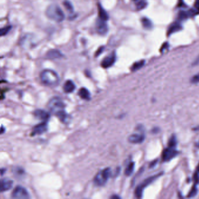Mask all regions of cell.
Returning a JSON list of instances; mask_svg holds the SVG:
<instances>
[{"mask_svg": "<svg viewBox=\"0 0 199 199\" xmlns=\"http://www.w3.org/2000/svg\"><path fill=\"white\" fill-rule=\"evenodd\" d=\"M168 47H169L168 43H164V44L162 45V47H161V50L162 51H163L164 50L168 49Z\"/></svg>", "mask_w": 199, "mask_h": 199, "instance_id": "33", "label": "cell"}, {"mask_svg": "<svg viewBox=\"0 0 199 199\" xmlns=\"http://www.w3.org/2000/svg\"><path fill=\"white\" fill-rule=\"evenodd\" d=\"M62 56L63 55L62 52L57 49L49 50L46 54V57L49 59H58L62 58Z\"/></svg>", "mask_w": 199, "mask_h": 199, "instance_id": "16", "label": "cell"}, {"mask_svg": "<svg viewBox=\"0 0 199 199\" xmlns=\"http://www.w3.org/2000/svg\"><path fill=\"white\" fill-rule=\"evenodd\" d=\"M196 147H199V141L198 143H196Z\"/></svg>", "mask_w": 199, "mask_h": 199, "instance_id": "40", "label": "cell"}, {"mask_svg": "<svg viewBox=\"0 0 199 199\" xmlns=\"http://www.w3.org/2000/svg\"><path fill=\"white\" fill-rule=\"evenodd\" d=\"M5 132V128L2 125V126H1V134H4Z\"/></svg>", "mask_w": 199, "mask_h": 199, "instance_id": "37", "label": "cell"}, {"mask_svg": "<svg viewBox=\"0 0 199 199\" xmlns=\"http://www.w3.org/2000/svg\"><path fill=\"white\" fill-rule=\"evenodd\" d=\"M99 9V17L100 19L105 21H107L109 19V15L108 13L106 12V11L104 9L103 7L100 5H99L98 7Z\"/></svg>", "mask_w": 199, "mask_h": 199, "instance_id": "19", "label": "cell"}, {"mask_svg": "<svg viewBox=\"0 0 199 199\" xmlns=\"http://www.w3.org/2000/svg\"><path fill=\"white\" fill-rule=\"evenodd\" d=\"M197 172H199V164L198 165V166H197Z\"/></svg>", "mask_w": 199, "mask_h": 199, "instance_id": "41", "label": "cell"}, {"mask_svg": "<svg viewBox=\"0 0 199 199\" xmlns=\"http://www.w3.org/2000/svg\"><path fill=\"white\" fill-rule=\"evenodd\" d=\"M79 96L83 100H91V94L90 92L88 90L87 88L83 87L79 89L78 92Z\"/></svg>", "mask_w": 199, "mask_h": 199, "instance_id": "17", "label": "cell"}, {"mask_svg": "<svg viewBox=\"0 0 199 199\" xmlns=\"http://www.w3.org/2000/svg\"><path fill=\"white\" fill-rule=\"evenodd\" d=\"M40 79L42 83L49 87L57 86L60 81L57 73L50 69H46L42 71L40 74Z\"/></svg>", "mask_w": 199, "mask_h": 199, "instance_id": "1", "label": "cell"}, {"mask_svg": "<svg viewBox=\"0 0 199 199\" xmlns=\"http://www.w3.org/2000/svg\"><path fill=\"white\" fill-rule=\"evenodd\" d=\"M13 186V181L12 180L8 178L1 179V192H4L8 191L12 188Z\"/></svg>", "mask_w": 199, "mask_h": 199, "instance_id": "12", "label": "cell"}, {"mask_svg": "<svg viewBox=\"0 0 199 199\" xmlns=\"http://www.w3.org/2000/svg\"><path fill=\"white\" fill-rule=\"evenodd\" d=\"M177 142H176V138L175 136H172L169 141L168 143V147L171 148H175Z\"/></svg>", "mask_w": 199, "mask_h": 199, "instance_id": "26", "label": "cell"}, {"mask_svg": "<svg viewBox=\"0 0 199 199\" xmlns=\"http://www.w3.org/2000/svg\"><path fill=\"white\" fill-rule=\"evenodd\" d=\"M144 63H145L144 60H141V61L136 62L133 64V66L131 68V70L132 71H136L140 69L141 67H143V66L144 65Z\"/></svg>", "mask_w": 199, "mask_h": 199, "instance_id": "21", "label": "cell"}, {"mask_svg": "<svg viewBox=\"0 0 199 199\" xmlns=\"http://www.w3.org/2000/svg\"><path fill=\"white\" fill-rule=\"evenodd\" d=\"M191 82L192 83H199V73L197 74L194 75L191 79Z\"/></svg>", "mask_w": 199, "mask_h": 199, "instance_id": "30", "label": "cell"}, {"mask_svg": "<svg viewBox=\"0 0 199 199\" xmlns=\"http://www.w3.org/2000/svg\"><path fill=\"white\" fill-rule=\"evenodd\" d=\"M193 130H195V131H198L199 130V126H197V127H195L193 129Z\"/></svg>", "mask_w": 199, "mask_h": 199, "instance_id": "39", "label": "cell"}, {"mask_svg": "<svg viewBox=\"0 0 199 199\" xmlns=\"http://www.w3.org/2000/svg\"><path fill=\"white\" fill-rule=\"evenodd\" d=\"M178 154V151L175 149V148L169 147L163 151L162 153V160L164 161H169L175 157Z\"/></svg>", "mask_w": 199, "mask_h": 199, "instance_id": "8", "label": "cell"}, {"mask_svg": "<svg viewBox=\"0 0 199 199\" xmlns=\"http://www.w3.org/2000/svg\"><path fill=\"white\" fill-rule=\"evenodd\" d=\"M34 116L38 119L43 121H48L50 117V113L45 110L36 109L33 112Z\"/></svg>", "mask_w": 199, "mask_h": 199, "instance_id": "11", "label": "cell"}, {"mask_svg": "<svg viewBox=\"0 0 199 199\" xmlns=\"http://www.w3.org/2000/svg\"><path fill=\"white\" fill-rule=\"evenodd\" d=\"M46 13L49 19L57 22H62L65 18L62 9L56 4H51L46 9Z\"/></svg>", "mask_w": 199, "mask_h": 199, "instance_id": "2", "label": "cell"}, {"mask_svg": "<svg viewBox=\"0 0 199 199\" xmlns=\"http://www.w3.org/2000/svg\"><path fill=\"white\" fill-rule=\"evenodd\" d=\"M190 13L189 12H186V11H180L179 13V19L180 20H184L186 19L189 17H190Z\"/></svg>", "mask_w": 199, "mask_h": 199, "instance_id": "23", "label": "cell"}, {"mask_svg": "<svg viewBox=\"0 0 199 199\" xmlns=\"http://www.w3.org/2000/svg\"><path fill=\"white\" fill-rule=\"evenodd\" d=\"M48 125L46 121H43L42 123H39L35 126L32 128L31 132V136H35L36 135H40L47 131Z\"/></svg>", "mask_w": 199, "mask_h": 199, "instance_id": "7", "label": "cell"}, {"mask_svg": "<svg viewBox=\"0 0 199 199\" xmlns=\"http://www.w3.org/2000/svg\"><path fill=\"white\" fill-rule=\"evenodd\" d=\"M14 173L16 175H18L19 176L24 175V173H25V171L20 167H17L14 169Z\"/></svg>", "mask_w": 199, "mask_h": 199, "instance_id": "29", "label": "cell"}, {"mask_svg": "<svg viewBox=\"0 0 199 199\" xmlns=\"http://www.w3.org/2000/svg\"><path fill=\"white\" fill-rule=\"evenodd\" d=\"M47 107L53 114L65 110L66 105L62 100L58 96H54L49 100L47 104Z\"/></svg>", "mask_w": 199, "mask_h": 199, "instance_id": "5", "label": "cell"}, {"mask_svg": "<svg viewBox=\"0 0 199 199\" xmlns=\"http://www.w3.org/2000/svg\"><path fill=\"white\" fill-rule=\"evenodd\" d=\"M95 26L97 32L100 35H105L108 33V26L106 21H103L99 18L96 22Z\"/></svg>", "mask_w": 199, "mask_h": 199, "instance_id": "10", "label": "cell"}, {"mask_svg": "<svg viewBox=\"0 0 199 199\" xmlns=\"http://www.w3.org/2000/svg\"><path fill=\"white\" fill-rule=\"evenodd\" d=\"M116 56L115 53H111L103 59L101 62V66L104 68H108L112 67L116 62Z\"/></svg>", "mask_w": 199, "mask_h": 199, "instance_id": "9", "label": "cell"}, {"mask_svg": "<svg viewBox=\"0 0 199 199\" xmlns=\"http://www.w3.org/2000/svg\"><path fill=\"white\" fill-rule=\"evenodd\" d=\"M110 199H121V197L120 196H119L118 195H114L112 196L111 197H110Z\"/></svg>", "mask_w": 199, "mask_h": 199, "instance_id": "35", "label": "cell"}, {"mask_svg": "<svg viewBox=\"0 0 199 199\" xmlns=\"http://www.w3.org/2000/svg\"><path fill=\"white\" fill-rule=\"evenodd\" d=\"M197 188L196 185H195L193 187L191 188V191L189 192L187 197H193L196 195H197Z\"/></svg>", "mask_w": 199, "mask_h": 199, "instance_id": "27", "label": "cell"}, {"mask_svg": "<svg viewBox=\"0 0 199 199\" xmlns=\"http://www.w3.org/2000/svg\"><path fill=\"white\" fill-rule=\"evenodd\" d=\"M135 164L134 162H130L127 166H126L125 170V175L127 176H129L133 174V171L134 169Z\"/></svg>", "mask_w": 199, "mask_h": 199, "instance_id": "20", "label": "cell"}, {"mask_svg": "<svg viewBox=\"0 0 199 199\" xmlns=\"http://www.w3.org/2000/svg\"><path fill=\"white\" fill-rule=\"evenodd\" d=\"M64 7L66 8L67 10L68 11V12H70V13H73V11H74V8L73 7L72 4H71L70 3L69 1H65L63 3Z\"/></svg>", "mask_w": 199, "mask_h": 199, "instance_id": "25", "label": "cell"}, {"mask_svg": "<svg viewBox=\"0 0 199 199\" xmlns=\"http://www.w3.org/2000/svg\"><path fill=\"white\" fill-rule=\"evenodd\" d=\"M147 2L145 1V0H140L136 4L137 9L138 10H141L145 8L147 6Z\"/></svg>", "mask_w": 199, "mask_h": 199, "instance_id": "24", "label": "cell"}, {"mask_svg": "<svg viewBox=\"0 0 199 199\" xmlns=\"http://www.w3.org/2000/svg\"><path fill=\"white\" fill-rule=\"evenodd\" d=\"M145 139V136L143 134H133L128 138V141L132 144H140Z\"/></svg>", "mask_w": 199, "mask_h": 199, "instance_id": "13", "label": "cell"}, {"mask_svg": "<svg viewBox=\"0 0 199 199\" xmlns=\"http://www.w3.org/2000/svg\"><path fill=\"white\" fill-rule=\"evenodd\" d=\"M112 175V170L110 168H106L100 171L96 175L94 179V182L95 185L98 186H103L107 182L108 179Z\"/></svg>", "mask_w": 199, "mask_h": 199, "instance_id": "3", "label": "cell"}, {"mask_svg": "<svg viewBox=\"0 0 199 199\" xmlns=\"http://www.w3.org/2000/svg\"><path fill=\"white\" fill-rule=\"evenodd\" d=\"M55 116L58 118L59 121L64 124H67L69 123L70 121V116L66 112L65 110L57 113L56 114H55Z\"/></svg>", "mask_w": 199, "mask_h": 199, "instance_id": "14", "label": "cell"}, {"mask_svg": "<svg viewBox=\"0 0 199 199\" xmlns=\"http://www.w3.org/2000/svg\"><path fill=\"white\" fill-rule=\"evenodd\" d=\"M13 199H29L30 197L29 193L25 187L21 186H17L13 191L11 194Z\"/></svg>", "mask_w": 199, "mask_h": 199, "instance_id": "6", "label": "cell"}, {"mask_svg": "<svg viewBox=\"0 0 199 199\" xmlns=\"http://www.w3.org/2000/svg\"><path fill=\"white\" fill-rule=\"evenodd\" d=\"M198 64H199V56L195 60V62H193L192 65H193V66H197V65H198Z\"/></svg>", "mask_w": 199, "mask_h": 199, "instance_id": "34", "label": "cell"}, {"mask_svg": "<svg viewBox=\"0 0 199 199\" xmlns=\"http://www.w3.org/2000/svg\"><path fill=\"white\" fill-rule=\"evenodd\" d=\"M11 29V26H5L4 28H3L2 29H1V31H0L1 36H3L6 35L10 31Z\"/></svg>", "mask_w": 199, "mask_h": 199, "instance_id": "28", "label": "cell"}, {"mask_svg": "<svg viewBox=\"0 0 199 199\" xmlns=\"http://www.w3.org/2000/svg\"><path fill=\"white\" fill-rule=\"evenodd\" d=\"M182 28V25L180 24V23L175 22L169 27V28L168 30V35H172L174 33L177 32L179 30H180Z\"/></svg>", "mask_w": 199, "mask_h": 199, "instance_id": "18", "label": "cell"}, {"mask_svg": "<svg viewBox=\"0 0 199 199\" xmlns=\"http://www.w3.org/2000/svg\"><path fill=\"white\" fill-rule=\"evenodd\" d=\"M104 49V47H101L100 48V49H99V50H98V51H96V56H99V55L101 54V53H102V52L103 51Z\"/></svg>", "mask_w": 199, "mask_h": 199, "instance_id": "32", "label": "cell"}, {"mask_svg": "<svg viewBox=\"0 0 199 199\" xmlns=\"http://www.w3.org/2000/svg\"><path fill=\"white\" fill-rule=\"evenodd\" d=\"M195 7L199 11V0H196L195 3Z\"/></svg>", "mask_w": 199, "mask_h": 199, "instance_id": "36", "label": "cell"}, {"mask_svg": "<svg viewBox=\"0 0 199 199\" xmlns=\"http://www.w3.org/2000/svg\"><path fill=\"white\" fill-rule=\"evenodd\" d=\"M5 170H6V169L5 168H1V176H3L4 175V173L5 172Z\"/></svg>", "mask_w": 199, "mask_h": 199, "instance_id": "38", "label": "cell"}, {"mask_svg": "<svg viewBox=\"0 0 199 199\" xmlns=\"http://www.w3.org/2000/svg\"><path fill=\"white\" fill-rule=\"evenodd\" d=\"M162 174H163V172H160L157 174L154 175L153 176L148 177V178L145 179L143 182H141L140 185H138V186H137V187L136 188L135 191H134L136 197L137 198H141L143 196V191L145 187L148 186L151 183L154 182L159 177L162 176Z\"/></svg>", "mask_w": 199, "mask_h": 199, "instance_id": "4", "label": "cell"}, {"mask_svg": "<svg viewBox=\"0 0 199 199\" xmlns=\"http://www.w3.org/2000/svg\"><path fill=\"white\" fill-rule=\"evenodd\" d=\"M194 180L196 183H199V175L197 172H196L194 175Z\"/></svg>", "mask_w": 199, "mask_h": 199, "instance_id": "31", "label": "cell"}, {"mask_svg": "<svg viewBox=\"0 0 199 199\" xmlns=\"http://www.w3.org/2000/svg\"><path fill=\"white\" fill-rule=\"evenodd\" d=\"M63 91L66 94H70L75 89V85L71 80H67L63 85Z\"/></svg>", "mask_w": 199, "mask_h": 199, "instance_id": "15", "label": "cell"}, {"mask_svg": "<svg viewBox=\"0 0 199 199\" xmlns=\"http://www.w3.org/2000/svg\"><path fill=\"white\" fill-rule=\"evenodd\" d=\"M143 26L146 29H151L153 27V23L149 20V19L147 18H144L141 20Z\"/></svg>", "mask_w": 199, "mask_h": 199, "instance_id": "22", "label": "cell"}]
</instances>
